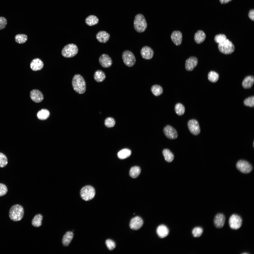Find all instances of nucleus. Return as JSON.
<instances>
[{"mask_svg":"<svg viewBox=\"0 0 254 254\" xmlns=\"http://www.w3.org/2000/svg\"><path fill=\"white\" fill-rule=\"evenodd\" d=\"M73 89L77 93L83 94L86 90V83L83 77L80 75L77 74L73 76L72 81Z\"/></svg>","mask_w":254,"mask_h":254,"instance_id":"1","label":"nucleus"},{"mask_svg":"<svg viewBox=\"0 0 254 254\" xmlns=\"http://www.w3.org/2000/svg\"><path fill=\"white\" fill-rule=\"evenodd\" d=\"M24 210L21 205L16 204L12 206L9 211V217L10 219L14 221L21 220L23 217Z\"/></svg>","mask_w":254,"mask_h":254,"instance_id":"2","label":"nucleus"},{"mask_svg":"<svg viewBox=\"0 0 254 254\" xmlns=\"http://www.w3.org/2000/svg\"><path fill=\"white\" fill-rule=\"evenodd\" d=\"M134 26L135 30L139 33H142L146 29L147 24L144 16L139 14L135 16L134 21Z\"/></svg>","mask_w":254,"mask_h":254,"instance_id":"3","label":"nucleus"},{"mask_svg":"<svg viewBox=\"0 0 254 254\" xmlns=\"http://www.w3.org/2000/svg\"><path fill=\"white\" fill-rule=\"evenodd\" d=\"M218 48L219 51L225 54L232 53L234 51L235 47L232 42L227 39L218 44Z\"/></svg>","mask_w":254,"mask_h":254,"instance_id":"4","label":"nucleus"},{"mask_svg":"<svg viewBox=\"0 0 254 254\" xmlns=\"http://www.w3.org/2000/svg\"><path fill=\"white\" fill-rule=\"evenodd\" d=\"M78 48L77 46L74 44H68L65 45L62 49L61 54L64 57H72L77 53Z\"/></svg>","mask_w":254,"mask_h":254,"instance_id":"5","label":"nucleus"},{"mask_svg":"<svg viewBox=\"0 0 254 254\" xmlns=\"http://www.w3.org/2000/svg\"><path fill=\"white\" fill-rule=\"evenodd\" d=\"M95 194V189L90 186H87L83 187L80 191L81 198L86 201H89L92 199L94 197Z\"/></svg>","mask_w":254,"mask_h":254,"instance_id":"6","label":"nucleus"},{"mask_svg":"<svg viewBox=\"0 0 254 254\" xmlns=\"http://www.w3.org/2000/svg\"><path fill=\"white\" fill-rule=\"evenodd\" d=\"M122 58L124 64L129 67L133 66L135 64L136 60L133 53L129 50H125L123 52Z\"/></svg>","mask_w":254,"mask_h":254,"instance_id":"7","label":"nucleus"},{"mask_svg":"<svg viewBox=\"0 0 254 254\" xmlns=\"http://www.w3.org/2000/svg\"><path fill=\"white\" fill-rule=\"evenodd\" d=\"M229 224L231 229L237 230L240 228L242 223V219L239 215L236 214L232 215L229 220Z\"/></svg>","mask_w":254,"mask_h":254,"instance_id":"8","label":"nucleus"},{"mask_svg":"<svg viewBox=\"0 0 254 254\" xmlns=\"http://www.w3.org/2000/svg\"><path fill=\"white\" fill-rule=\"evenodd\" d=\"M237 169L241 172L244 173H248L250 172L253 169L251 165L247 161L240 160L236 164Z\"/></svg>","mask_w":254,"mask_h":254,"instance_id":"9","label":"nucleus"},{"mask_svg":"<svg viewBox=\"0 0 254 254\" xmlns=\"http://www.w3.org/2000/svg\"><path fill=\"white\" fill-rule=\"evenodd\" d=\"M187 125L190 131L193 135H196L200 133V126L198 122L196 120H190L188 122Z\"/></svg>","mask_w":254,"mask_h":254,"instance_id":"10","label":"nucleus"},{"mask_svg":"<svg viewBox=\"0 0 254 254\" xmlns=\"http://www.w3.org/2000/svg\"><path fill=\"white\" fill-rule=\"evenodd\" d=\"M163 131L166 136L169 139H175L178 136L176 130L170 125H167L164 127Z\"/></svg>","mask_w":254,"mask_h":254,"instance_id":"11","label":"nucleus"},{"mask_svg":"<svg viewBox=\"0 0 254 254\" xmlns=\"http://www.w3.org/2000/svg\"><path fill=\"white\" fill-rule=\"evenodd\" d=\"M143 224V221L142 219L139 216H136L131 219L130 222V226L131 229L137 230L142 227Z\"/></svg>","mask_w":254,"mask_h":254,"instance_id":"12","label":"nucleus"},{"mask_svg":"<svg viewBox=\"0 0 254 254\" xmlns=\"http://www.w3.org/2000/svg\"><path fill=\"white\" fill-rule=\"evenodd\" d=\"M99 61L101 65L104 68L109 67L112 64V60L111 57L108 55L105 54H103L100 56Z\"/></svg>","mask_w":254,"mask_h":254,"instance_id":"13","label":"nucleus"},{"mask_svg":"<svg viewBox=\"0 0 254 254\" xmlns=\"http://www.w3.org/2000/svg\"><path fill=\"white\" fill-rule=\"evenodd\" d=\"M154 53L152 49L147 46L143 47L140 51V54L142 57L147 60L151 59L153 56Z\"/></svg>","mask_w":254,"mask_h":254,"instance_id":"14","label":"nucleus"},{"mask_svg":"<svg viewBox=\"0 0 254 254\" xmlns=\"http://www.w3.org/2000/svg\"><path fill=\"white\" fill-rule=\"evenodd\" d=\"M31 99L36 103H39L43 100L44 97L42 93L40 91L34 89L31 91L30 93Z\"/></svg>","mask_w":254,"mask_h":254,"instance_id":"15","label":"nucleus"},{"mask_svg":"<svg viewBox=\"0 0 254 254\" xmlns=\"http://www.w3.org/2000/svg\"><path fill=\"white\" fill-rule=\"evenodd\" d=\"M198 60L195 57L191 56L187 59L185 62V67L187 71H192L198 64Z\"/></svg>","mask_w":254,"mask_h":254,"instance_id":"16","label":"nucleus"},{"mask_svg":"<svg viewBox=\"0 0 254 254\" xmlns=\"http://www.w3.org/2000/svg\"><path fill=\"white\" fill-rule=\"evenodd\" d=\"M225 221V217L222 214L219 213L215 216L214 219V224L218 228H222L224 226Z\"/></svg>","mask_w":254,"mask_h":254,"instance_id":"17","label":"nucleus"},{"mask_svg":"<svg viewBox=\"0 0 254 254\" xmlns=\"http://www.w3.org/2000/svg\"><path fill=\"white\" fill-rule=\"evenodd\" d=\"M171 40L176 46L180 45L182 40V35L181 32L179 31H175L172 33L171 36Z\"/></svg>","mask_w":254,"mask_h":254,"instance_id":"18","label":"nucleus"},{"mask_svg":"<svg viewBox=\"0 0 254 254\" xmlns=\"http://www.w3.org/2000/svg\"><path fill=\"white\" fill-rule=\"evenodd\" d=\"M44 64L40 59L36 58L33 60L30 64L31 69L33 71H36L41 69L44 66Z\"/></svg>","mask_w":254,"mask_h":254,"instance_id":"19","label":"nucleus"},{"mask_svg":"<svg viewBox=\"0 0 254 254\" xmlns=\"http://www.w3.org/2000/svg\"><path fill=\"white\" fill-rule=\"evenodd\" d=\"M110 35L106 31H100L96 35V38L100 42L105 43L107 42L110 37Z\"/></svg>","mask_w":254,"mask_h":254,"instance_id":"20","label":"nucleus"},{"mask_svg":"<svg viewBox=\"0 0 254 254\" xmlns=\"http://www.w3.org/2000/svg\"><path fill=\"white\" fill-rule=\"evenodd\" d=\"M157 234L159 237L164 238L167 236L169 233V230L165 225H161L157 227L156 230Z\"/></svg>","mask_w":254,"mask_h":254,"instance_id":"21","label":"nucleus"},{"mask_svg":"<svg viewBox=\"0 0 254 254\" xmlns=\"http://www.w3.org/2000/svg\"><path fill=\"white\" fill-rule=\"evenodd\" d=\"M206 36L205 33L202 30H199L194 35V39L195 42L197 44H200L205 40Z\"/></svg>","mask_w":254,"mask_h":254,"instance_id":"22","label":"nucleus"},{"mask_svg":"<svg viewBox=\"0 0 254 254\" xmlns=\"http://www.w3.org/2000/svg\"><path fill=\"white\" fill-rule=\"evenodd\" d=\"M73 237L72 232L71 231L67 232L64 235L62 239V242L64 246H68L72 240Z\"/></svg>","mask_w":254,"mask_h":254,"instance_id":"23","label":"nucleus"},{"mask_svg":"<svg viewBox=\"0 0 254 254\" xmlns=\"http://www.w3.org/2000/svg\"><path fill=\"white\" fill-rule=\"evenodd\" d=\"M254 81V77L252 76H248L246 77L242 83L243 87L245 89H249L251 87Z\"/></svg>","mask_w":254,"mask_h":254,"instance_id":"24","label":"nucleus"},{"mask_svg":"<svg viewBox=\"0 0 254 254\" xmlns=\"http://www.w3.org/2000/svg\"><path fill=\"white\" fill-rule=\"evenodd\" d=\"M106 78L105 73L102 70H99L96 71L94 75V78L96 82H101L103 81Z\"/></svg>","mask_w":254,"mask_h":254,"instance_id":"25","label":"nucleus"},{"mask_svg":"<svg viewBox=\"0 0 254 254\" xmlns=\"http://www.w3.org/2000/svg\"><path fill=\"white\" fill-rule=\"evenodd\" d=\"M162 153L165 160L167 162H170L174 159V156L172 152L169 149H164Z\"/></svg>","mask_w":254,"mask_h":254,"instance_id":"26","label":"nucleus"},{"mask_svg":"<svg viewBox=\"0 0 254 254\" xmlns=\"http://www.w3.org/2000/svg\"><path fill=\"white\" fill-rule=\"evenodd\" d=\"M43 217L40 214H38L34 216L33 219L32 224L33 226L36 227L40 226L42 224V221Z\"/></svg>","mask_w":254,"mask_h":254,"instance_id":"27","label":"nucleus"},{"mask_svg":"<svg viewBox=\"0 0 254 254\" xmlns=\"http://www.w3.org/2000/svg\"><path fill=\"white\" fill-rule=\"evenodd\" d=\"M131 152L129 149L127 148L123 149L118 153V157L121 159H123L129 157L131 155Z\"/></svg>","mask_w":254,"mask_h":254,"instance_id":"28","label":"nucleus"},{"mask_svg":"<svg viewBox=\"0 0 254 254\" xmlns=\"http://www.w3.org/2000/svg\"><path fill=\"white\" fill-rule=\"evenodd\" d=\"M50 115L49 111L45 109H42L37 113V116L38 118L41 120H44L48 118Z\"/></svg>","mask_w":254,"mask_h":254,"instance_id":"29","label":"nucleus"},{"mask_svg":"<svg viewBox=\"0 0 254 254\" xmlns=\"http://www.w3.org/2000/svg\"><path fill=\"white\" fill-rule=\"evenodd\" d=\"M85 22L87 25L92 26L97 24L99 22V19L96 16L91 15L86 18Z\"/></svg>","mask_w":254,"mask_h":254,"instance_id":"30","label":"nucleus"},{"mask_svg":"<svg viewBox=\"0 0 254 254\" xmlns=\"http://www.w3.org/2000/svg\"><path fill=\"white\" fill-rule=\"evenodd\" d=\"M151 90L152 94L156 96L160 95L163 92L162 87L158 85L153 86L151 88Z\"/></svg>","mask_w":254,"mask_h":254,"instance_id":"31","label":"nucleus"},{"mask_svg":"<svg viewBox=\"0 0 254 254\" xmlns=\"http://www.w3.org/2000/svg\"><path fill=\"white\" fill-rule=\"evenodd\" d=\"M141 171V169L139 167L137 166L133 167L130 171V175L133 178H136L140 175Z\"/></svg>","mask_w":254,"mask_h":254,"instance_id":"32","label":"nucleus"},{"mask_svg":"<svg viewBox=\"0 0 254 254\" xmlns=\"http://www.w3.org/2000/svg\"><path fill=\"white\" fill-rule=\"evenodd\" d=\"M15 39L17 43L20 44H23L27 40L28 36L25 34H18L15 36Z\"/></svg>","mask_w":254,"mask_h":254,"instance_id":"33","label":"nucleus"},{"mask_svg":"<svg viewBox=\"0 0 254 254\" xmlns=\"http://www.w3.org/2000/svg\"><path fill=\"white\" fill-rule=\"evenodd\" d=\"M175 109L176 113L179 115H183L185 112V108L181 103H177L175 107Z\"/></svg>","mask_w":254,"mask_h":254,"instance_id":"34","label":"nucleus"},{"mask_svg":"<svg viewBox=\"0 0 254 254\" xmlns=\"http://www.w3.org/2000/svg\"><path fill=\"white\" fill-rule=\"evenodd\" d=\"M219 75L218 73L214 71H211L209 73L208 78L210 81L212 82H215L218 80Z\"/></svg>","mask_w":254,"mask_h":254,"instance_id":"35","label":"nucleus"},{"mask_svg":"<svg viewBox=\"0 0 254 254\" xmlns=\"http://www.w3.org/2000/svg\"><path fill=\"white\" fill-rule=\"evenodd\" d=\"M8 163V160L6 156L0 152V167L3 168L5 167Z\"/></svg>","mask_w":254,"mask_h":254,"instance_id":"36","label":"nucleus"},{"mask_svg":"<svg viewBox=\"0 0 254 254\" xmlns=\"http://www.w3.org/2000/svg\"><path fill=\"white\" fill-rule=\"evenodd\" d=\"M203 232V229L201 227H197L194 228L192 231V234L194 237H200Z\"/></svg>","mask_w":254,"mask_h":254,"instance_id":"37","label":"nucleus"},{"mask_svg":"<svg viewBox=\"0 0 254 254\" xmlns=\"http://www.w3.org/2000/svg\"><path fill=\"white\" fill-rule=\"evenodd\" d=\"M244 103L246 106L253 107L254 106V97H249L246 99L244 101Z\"/></svg>","mask_w":254,"mask_h":254,"instance_id":"38","label":"nucleus"},{"mask_svg":"<svg viewBox=\"0 0 254 254\" xmlns=\"http://www.w3.org/2000/svg\"><path fill=\"white\" fill-rule=\"evenodd\" d=\"M115 122L114 119L112 118L109 117L105 120L104 124L105 126L109 128L113 127L115 125Z\"/></svg>","mask_w":254,"mask_h":254,"instance_id":"39","label":"nucleus"},{"mask_svg":"<svg viewBox=\"0 0 254 254\" xmlns=\"http://www.w3.org/2000/svg\"><path fill=\"white\" fill-rule=\"evenodd\" d=\"M226 39V36L224 34H220L216 35L214 37V40L217 43L219 44Z\"/></svg>","mask_w":254,"mask_h":254,"instance_id":"40","label":"nucleus"},{"mask_svg":"<svg viewBox=\"0 0 254 254\" xmlns=\"http://www.w3.org/2000/svg\"><path fill=\"white\" fill-rule=\"evenodd\" d=\"M105 243L107 248L110 250H113L115 247V242L111 240L110 239L107 240L106 241Z\"/></svg>","mask_w":254,"mask_h":254,"instance_id":"41","label":"nucleus"},{"mask_svg":"<svg viewBox=\"0 0 254 254\" xmlns=\"http://www.w3.org/2000/svg\"><path fill=\"white\" fill-rule=\"evenodd\" d=\"M8 191L6 186L4 184L0 183V196L5 195Z\"/></svg>","mask_w":254,"mask_h":254,"instance_id":"42","label":"nucleus"},{"mask_svg":"<svg viewBox=\"0 0 254 254\" xmlns=\"http://www.w3.org/2000/svg\"><path fill=\"white\" fill-rule=\"evenodd\" d=\"M7 24L6 19L4 17L0 16V30L4 28Z\"/></svg>","mask_w":254,"mask_h":254,"instance_id":"43","label":"nucleus"},{"mask_svg":"<svg viewBox=\"0 0 254 254\" xmlns=\"http://www.w3.org/2000/svg\"><path fill=\"white\" fill-rule=\"evenodd\" d=\"M249 16L250 18L252 20H254V9L250 10L249 13Z\"/></svg>","mask_w":254,"mask_h":254,"instance_id":"44","label":"nucleus"},{"mask_svg":"<svg viewBox=\"0 0 254 254\" xmlns=\"http://www.w3.org/2000/svg\"><path fill=\"white\" fill-rule=\"evenodd\" d=\"M232 0H219L221 3L222 4H225L230 2Z\"/></svg>","mask_w":254,"mask_h":254,"instance_id":"45","label":"nucleus"}]
</instances>
